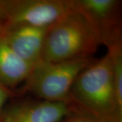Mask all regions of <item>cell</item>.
I'll return each mask as SVG.
<instances>
[{
	"mask_svg": "<svg viewBox=\"0 0 122 122\" xmlns=\"http://www.w3.org/2000/svg\"><path fill=\"white\" fill-rule=\"evenodd\" d=\"M67 104L71 114L99 122H122V100L118 96L109 53L95 58L79 73L71 87Z\"/></svg>",
	"mask_w": 122,
	"mask_h": 122,
	"instance_id": "6da1fadb",
	"label": "cell"
},
{
	"mask_svg": "<svg viewBox=\"0 0 122 122\" xmlns=\"http://www.w3.org/2000/svg\"><path fill=\"white\" fill-rule=\"evenodd\" d=\"M70 114L65 102L26 99L5 106L0 122H61Z\"/></svg>",
	"mask_w": 122,
	"mask_h": 122,
	"instance_id": "8992f818",
	"label": "cell"
},
{
	"mask_svg": "<svg viewBox=\"0 0 122 122\" xmlns=\"http://www.w3.org/2000/svg\"><path fill=\"white\" fill-rule=\"evenodd\" d=\"M17 96L16 90H10L0 83V112L4 108L7 101Z\"/></svg>",
	"mask_w": 122,
	"mask_h": 122,
	"instance_id": "9c48e42d",
	"label": "cell"
},
{
	"mask_svg": "<svg viewBox=\"0 0 122 122\" xmlns=\"http://www.w3.org/2000/svg\"><path fill=\"white\" fill-rule=\"evenodd\" d=\"M73 8L83 15L100 45L107 50L122 46V1L72 0Z\"/></svg>",
	"mask_w": 122,
	"mask_h": 122,
	"instance_id": "5b68a950",
	"label": "cell"
},
{
	"mask_svg": "<svg viewBox=\"0 0 122 122\" xmlns=\"http://www.w3.org/2000/svg\"><path fill=\"white\" fill-rule=\"evenodd\" d=\"M1 25H0V28H1Z\"/></svg>",
	"mask_w": 122,
	"mask_h": 122,
	"instance_id": "8fae6325",
	"label": "cell"
},
{
	"mask_svg": "<svg viewBox=\"0 0 122 122\" xmlns=\"http://www.w3.org/2000/svg\"><path fill=\"white\" fill-rule=\"evenodd\" d=\"M48 27L30 25L5 26L1 28V33L14 52L33 66L41 58Z\"/></svg>",
	"mask_w": 122,
	"mask_h": 122,
	"instance_id": "52a82bcc",
	"label": "cell"
},
{
	"mask_svg": "<svg viewBox=\"0 0 122 122\" xmlns=\"http://www.w3.org/2000/svg\"><path fill=\"white\" fill-rule=\"evenodd\" d=\"M100 46L86 19L73 8L48 27L41 59L60 62L94 57Z\"/></svg>",
	"mask_w": 122,
	"mask_h": 122,
	"instance_id": "7a4b0ae2",
	"label": "cell"
},
{
	"mask_svg": "<svg viewBox=\"0 0 122 122\" xmlns=\"http://www.w3.org/2000/svg\"><path fill=\"white\" fill-rule=\"evenodd\" d=\"M94 57L50 62L40 59L32 66L17 96L32 94L37 99L68 103L71 87L79 73L90 65Z\"/></svg>",
	"mask_w": 122,
	"mask_h": 122,
	"instance_id": "3957f363",
	"label": "cell"
},
{
	"mask_svg": "<svg viewBox=\"0 0 122 122\" xmlns=\"http://www.w3.org/2000/svg\"><path fill=\"white\" fill-rule=\"evenodd\" d=\"M0 28V83L10 90L25 81L32 66L26 63L6 44Z\"/></svg>",
	"mask_w": 122,
	"mask_h": 122,
	"instance_id": "ba28073f",
	"label": "cell"
},
{
	"mask_svg": "<svg viewBox=\"0 0 122 122\" xmlns=\"http://www.w3.org/2000/svg\"><path fill=\"white\" fill-rule=\"evenodd\" d=\"M72 10V0H0V25L48 27Z\"/></svg>",
	"mask_w": 122,
	"mask_h": 122,
	"instance_id": "277c9868",
	"label": "cell"
},
{
	"mask_svg": "<svg viewBox=\"0 0 122 122\" xmlns=\"http://www.w3.org/2000/svg\"><path fill=\"white\" fill-rule=\"evenodd\" d=\"M61 122H99L92 118L76 113L70 114Z\"/></svg>",
	"mask_w": 122,
	"mask_h": 122,
	"instance_id": "30bf717a",
	"label": "cell"
}]
</instances>
